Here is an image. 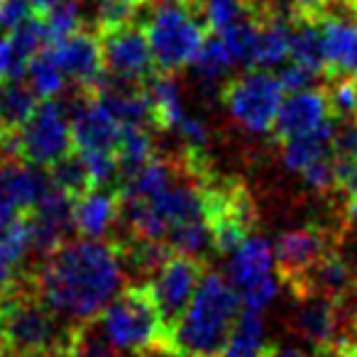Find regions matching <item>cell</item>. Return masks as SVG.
<instances>
[{
  "label": "cell",
  "mask_w": 357,
  "mask_h": 357,
  "mask_svg": "<svg viewBox=\"0 0 357 357\" xmlns=\"http://www.w3.org/2000/svg\"><path fill=\"white\" fill-rule=\"evenodd\" d=\"M25 269L47 306L76 326L98 321L128 282L115 238H69Z\"/></svg>",
  "instance_id": "cell-1"
},
{
  "label": "cell",
  "mask_w": 357,
  "mask_h": 357,
  "mask_svg": "<svg viewBox=\"0 0 357 357\" xmlns=\"http://www.w3.org/2000/svg\"><path fill=\"white\" fill-rule=\"evenodd\" d=\"M79 331L47 306L25 267L0 298L3 357H74Z\"/></svg>",
  "instance_id": "cell-2"
},
{
  "label": "cell",
  "mask_w": 357,
  "mask_h": 357,
  "mask_svg": "<svg viewBox=\"0 0 357 357\" xmlns=\"http://www.w3.org/2000/svg\"><path fill=\"white\" fill-rule=\"evenodd\" d=\"M238 316L240 294L235 284L218 272H206L186 311L164 335L162 355L218 357Z\"/></svg>",
  "instance_id": "cell-3"
},
{
  "label": "cell",
  "mask_w": 357,
  "mask_h": 357,
  "mask_svg": "<svg viewBox=\"0 0 357 357\" xmlns=\"http://www.w3.org/2000/svg\"><path fill=\"white\" fill-rule=\"evenodd\" d=\"M115 352L128 357L162 355L164 328L147 284H128L96 321Z\"/></svg>",
  "instance_id": "cell-4"
},
{
  "label": "cell",
  "mask_w": 357,
  "mask_h": 357,
  "mask_svg": "<svg viewBox=\"0 0 357 357\" xmlns=\"http://www.w3.org/2000/svg\"><path fill=\"white\" fill-rule=\"evenodd\" d=\"M201 189L211 248L220 255H233L257 228V201L240 176H220L213 172L204 178Z\"/></svg>",
  "instance_id": "cell-5"
},
{
  "label": "cell",
  "mask_w": 357,
  "mask_h": 357,
  "mask_svg": "<svg viewBox=\"0 0 357 357\" xmlns=\"http://www.w3.org/2000/svg\"><path fill=\"white\" fill-rule=\"evenodd\" d=\"M152 59L159 74H176L194 64L201 45L211 35L184 3H157L142 20Z\"/></svg>",
  "instance_id": "cell-6"
},
{
  "label": "cell",
  "mask_w": 357,
  "mask_h": 357,
  "mask_svg": "<svg viewBox=\"0 0 357 357\" xmlns=\"http://www.w3.org/2000/svg\"><path fill=\"white\" fill-rule=\"evenodd\" d=\"M220 100L240 128L250 132H269L284 100V89L274 74L250 69L248 74L225 79Z\"/></svg>",
  "instance_id": "cell-7"
},
{
  "label": "cell",
  "mask_w": 357,
  "mask_h": 357,
  "mask_svg": "<svg viewBox=\"0 0 357 357\" xmlns=\"http://www.w3.org/2000/svg\"><path fill=\"white\" fill-rule=\"evenodd\" d=\"M17 157L32 167L50 169L74 149L71 123L59 98H40L35 113L15 132Z\"/></svg>",
  "instance_id": "cell-8"
},
{
  "label": "cell",
  "mask_w": 357,
  "mask_h": 357,
  "mask_svg": "<svg viewBox=\"0 0 357 357\" xmlns=\"http://www.w3.org/2000/svg\"><path fill=\"white\" fill-rule=\"evenodd\" d=\"M206 272H208V264H206L204 257L174 252L172 257L159 267V272L147 282L167 331L181 318V313L186 311V306L191 303V298H194L196 289H199ZM164 335H167V333H164Z\"/></svg>",
  "instance_id": "cell-9"
},
{
  "label": "cell",
  "mask_w": 357,
  "mask_h": 357,
  "mask_svg": "<svg viewBox=\"0 0 357 357\" xmlns=\"http://www.w3.org/2000/svg\"><path fill=\"white\" fill-rule=\"evenodd\" d=\"M342 243L340 228H328L323 223H306L301 228L287 230L277 238L272 250L277 277L284 287L298 279L311 264L326 257L331 250H337Z\"/></svg>",
  "instance_id": "cell-10"
},
{
  "label": "cell",
  "mask_w": 357,
  "mask_h": 357,
  "mask_svg": "<svg viewBox=\"0 0 357 357\" xmlns=\"http://www.w3.org/2000/svg\"><path fill=\"white\" fill-rule=\"evenodd\" d=\"M105 76L125 84H139L157 74L142 22H130L110 32H98Z\"/></svg>",
  "instance_id": "cell-11"
},
{
  "label": "cell",
  "mask_w": 357,
  "mask_h": 357,
  "mask_svg": "<svg viewBox=\"0 0 357 357\" xmlns=\"http://www.w3.org/2000/svg\"><path fill=\"white\" fill-rule=\"evenodd\" d=\"M269 267H272V248L259 235H250L233 252L228 277L250 311H262L277 294V284L269 274Z\"/></svg>",
  "instance_id": "cell-12"
},
{
  "label": "cell",
  "mask_w": 357,
  "mask_h": 357,
  "mask_svg": "<svg viewBox=\"0 0 357 357\" xmlns=\"http://www.w3.org/2000/svg\"><path fill=\"white\" fill-rule=\"evenodd\" d=\"M54 52L64 76L76 86L96 93L100 81L105 79L103 66V52H100V37L98 32L81 27L79 32L69 35L61 42H47Z\"/></svg>",
  "instance_id": "cell-13"
},
{
  "label": "cell",
  "mask_w": 357,
  "mask_h": 357,
  "mask_svg": "<svg viewBox=\"0 0 357 357\" xmlns=\"http://www.w3.org/2000/svg\"><path fill=\"white\" fill-rule=\"evenodd\" d=\"M357 277V269L347 262V257L337 250H331L326 257L306 269L298 279H294L289 287H284L294 298L306 296H328V298H345Z\"/></svg>",
  "instance_id": "cell-14"
},
{
  "label": "cell",
  "mask_w": 357,
  "mask_h": 357,
  "mask_svg": "<svg viewBox=\"0 0 357 357\" xmlns=\"http://www.w3.org/2000/svg\"><path fill=\"white\" fill-rule=\"evenodd\" d=\"M342 301V298H340ZM328 296H306L296 301L291 316V331L308 342L313 350L340 342L342 337V303Z\"/></svg>",
  "instance_id": "cell-15"
},
{
  "label": "cell",
  "mask_w": 357,
  "mask_h": 357,
  "mask_svg": "<svg viewBox=\"0 0 357 357\" xmlns=\"http://www.w3.org/2000/svg\"><path fill=\"white\" fill-rule=\"evenodd\" d=\"M47 189L50 176L42 174L40 167H32L22 159L0 164V218H10L35 208Z\"/></svg>",
  "instance_id": "cell-16"
},
{
  "label": "cell",
  "mask_w": 357,
  "mask_h": 357,
  "mask_svg": "<svg viewBox=\"0 0 357 357\" xmlns=\"http://www.w3.org/2000/svg\"><path fill=\"white\" fill-rule=\"evenodd\" d=\"M328 118H331V113H328V100L323 91L316 89L294 91V93H289L287 100H282L277 120H274L269 132H272L274 142L282 144L287 139H294L298 135H306L311 130H316Z\"/></svg>",
  "instance_id": "cell-17"
},
{
  "label": "cell",
  "mask_w": 357,
  "mask_h": 357,
  "mask_svg": "<svg viewBox=\"0 0 357 357\" xmlns=\"http://www.w3.org/2000/svg\"><path fill=\"white\" fill-rule=\"evenodd\" d=\"M323 52H326V79L352 74L357 64V22L347 15L326 13L321 17Z\"/></svg>",
  "instance_id": "cell-18"
},
{
  "label": "cell",
  "mask_w": 357,
  "mask_h": 357,
  "mask_svg": "<svg viewBox=\"0 0 357 357\" xmlns=\"http://www.w3.org/2000/svg\"><path fill=\"white\" fill-rule=\"evenodd\" d=\"M120 215L118 189H91L74 201V230L84 238H103Z\"/></svg>",
  "instance_id": "cell-19"
},
{
  "label": "cell",
  "mask_w": 357,
  "mask_h": 357,
  "mask_svg": "<svg viewBox=\"0 0 357 357\" xmlns=\"http://www.w3.org/2000/svg\"><path fill=\"white\" fill-rule=\"evenodd\" d=\"M277 13L279 8L274 0H201L199 6V17L211 35H220L225 27L240 20L267 22Z\"/></svg>",
  "instance_id": "cell-20"
},
{
  "label": "cell",
  "mask_w": 357,
  "mask_h": 357,
  "mask_svg": "<svg viewBox=\"0 0 357 357\" xmlns=\"http://www.w3.org/2000/svg\"><path fill=\"white\" fill-rule=\"evenodd\" d=\"M142 91L149 105L152 128L157 130V132L176 130L178 120L184 118V110H181L178 84H176V79H174V74H159L157 71L152 79L144 81Z\"/></svg>",
  "instance_id": "cell-21"
},
{
  "label": "cell",
  "mask_w": 357,
  "mask_h": 357,
  "mask_svg": "<svg viewBox=\"0 0 357 357\" xmlns=\"http://www.w3.org/2000/svg\"><path fill=\"white\" fill-rule=\"evenodd\" d=\"M291 40H294L291 17H284L282 13L272 15L257 30V42H255L250 69H264V66H274L279 61H284L291 54Z\"/></svg>",
  "instance_id": "cell-22"
},
{
  "label": "cell",
  "mask_w": 357,
  "mask_h": 357,
  "mask_svg": "<svg viewBox=\"0 0 357 357\" xmlns=\"http://www.w3.org/2000/svg\"><path fill=\"white\" fill-rule=\"evenodd\" d=\"M40 96L25 79L0 81V130L15 135L35 113Z\"/></svg>",
  "instance_id": "cell-23"
},
{
  "label": "cell",
  "mask_w": 357,
  "mask_h": 357,
  "mask_svg": "<svg viewBox=\"0 0 357 357\" xmlns=\"http://www.w3.org/2000/svg\"><path fill=\"white\" fill-rule=\"evenodd\" d=\"M154 137L152 128H123L120 142L115 147V159H118V176L120 186H125L149 159L154 157Z\"/></svg>",
  "instance_id": "cell-24"
},
{
  "label": "cell",
  "mask_w": 357,
  "mask_h": 357,
  "mask_svg": "<svg viewBox=\"0 0 357 357\" xmlns=\"http://www.w3.org/2000/svg\"><path fill=\"white\" fill-rule=\"evenodd\" d=\"M291 17V15H289ZM294 22V40H291V59L306 69L316 71L326 79V52H323L321 20H301L291 17Z\"/></svg>",
  "instance_id": "cell-25"
},
{
  "label": "cell",
  "mask_w": 357,
  "mask_h": 357,
  "mask_svg": "<svg viewBox=\"0 0 357 357\" xmlns=\"http://www.w3.org/2000/svg\"><path fill=\"white\" fill-rule=\"evenodd\" d=\"M264 326L259 311H240L228 342L218 357H262L264 350Z\"/></svg>",
  "instance_id": "cell-26"
},
{
  "label": "cell",
  "mask_w": 357,
  "mask_h": 357,
  "mask_svg": "<svg viewBox=\"0 0 357 357\" xmlns=\"http://www.w3.org/2000/svg\"><path fill=\"white\" fill-rule=\"evenodd\" d=\"M27 76H30L32 89L37 91L40 98H56L66 86V76L50 45H45L27 61Z\"/></svg>",
  "instance_id": "cell-27"
},
{
  "label": "cell",
  "mask_w": 357,
  "mask_h": 357,
  "mask_svg": "<svg viewBox=\"0 0 357 357\" xmlns=\"http://www.w3.org/2000/svg\"><path fill=\"white\" fill-rule=\"evenodd\" d=\"M152 0H98L96 3V32H110L130 22H142Z\"/></svg>",
  "instance_id": "cell-28"
},
{
  "label": "cell",
  "mask_w": 357,
  "mask_h": 357,
  "mask_svg": "<svg viewBox=\"0 0 357 357\" xmlns=\"http://www.w3.org/2000/svg\"><path fill=\"white\" fill-rule=\"evenodd\" d=\"M47 176H50L52 186H56L59 191L69 194L74 201L81 199L86 191L93 189V186H91L89 169H86L84 159H81V154L76 152V149H71L66 157H61L56 164H52Z\"/></svg>",
  "instance_id": "cell-29"
},
{
  "label": "cell",
  "mask_w": 357,
  "mask_h": 357,
  "mask_svg": "<svg viewBox=\"0 0 357 357\" xmlns=\"http://www.w3.org/2000/svg\"><path fill=\"white\" fill-rule=\"evenodd\" d=\"M328 113L335 123H355L357 120V76L340 74L326 79Z\"/></svg>",
  "instance_id": "cell-30"
},
{
  "label": "cell",
  "mask_w": 357,
  "mask_h": 357,
  "mask_svg": "<svg viewBox=\"0 0 357 357\" xmlns=\"http://www.w3.org/2000/svg\"><path fill=\"white\" fill-rule=\"evenodd\" d=\"M233 64H235L233 54L228 52V47H225V42L220 37H206V42L201 45L199 54L194 59L196 74L206 84H215V81L228 79Z\"/></svg>",
  "instance_id": "cell-31"
},
{
  "label": "cell",
  "mask_w": 357,
  "mask_h": 357,
  "mask_svg": "<svg viewBox=\"0 0 357 357\" xmlns=\"http://www.w3.org/2000/svg\"><path fill=\"white\" fill-rule=\"evenodd\" d=\"M42 22H45L47 30V42L66 40L69 35H74V32H79L84 27L79 0H59L56 6H52L42 15Z\"/></svg>",
  "instance_id": "cell-32"
},
{
  "label": "cell",
  "mask_w": 357,
  "mask_h": 357,
  "mask_svg": "<svg viewBox=\"0 0 357 357\" xmlns=\"http://www.w3.org/2000/svg\"><path fill=\"white\" fill-rule=\"evenodd\" d=\"M301 174H303V181H306L308 189L321 191V194L335 191L337 189V176H335V159H333V149L323 154V157H318L316 162L308 164Z\"/></svg>",
  "instance_id": "cell-33"
},
{
  "label": "cell",
  "mask_w": 357,
  "mask_h": 357,
  "mask_svg": "<svg viewBox=\"0 0 357 357\" xmlns=\"http://www.w3.org/2000/svg\"><path fill=\"white\" fill-rule=\"evenodd\" d=\"M277 79H279V84H282L284 93H294V91L313 89V86H316V84H321L323 76L294 61V64H289L287 69L279 71Z\"/></svg>",
  "instance_id": "cell-34"
},
{
  "label": "cell",
  "mask_w": 357,
  "mask_h": 357,
  "mask_svg": "<svg viewBox=\"0 0 357 357\" xmlns=\"http://www.w3.org/2000/svg\"><path fill=\"white\" fill-rule=\"evenodd\" d=\"M178 137L184 142L186 149H199V152H208V142H211V132L199 118H191L184 113V118L178 120L176 125Z\"/></svg>",
  "instance_id": "cell-35"
},
{
  "label": "cell",
  "mask_w": 357,
  "mask_h": 357,
  "mask_svg": "<svg viewBox=\"0 0 357 357\" xmlns=\"http://www.w3.org/2000/svg\"><path fill=\"white\" fill-rule=\"evenodd\" d=\"M25 71H27V59L15 50L10 35L0 37V81L22 79Z\"/></svg>",
  "instance_id": "cell-36"
},
{
  "label": "cell",
  "mask_w": 357,
  "mask_h": 357,
  "mask_svg": "<svg viewBox=\"0 0 357 357\" xmlns=\"http://www.w3.org/2000/svg\"><path fill=\"white\" fill-rule=\"evenodd\" d=\"M30 15H35L30 0H0V30L13 32Z\"/></svg>",
  "instance_id": "cell-37"
},
{
  "label": "cell",
  "mask_w": 357,
  "mask_h": 357,
  "mask_svg": "<svg viewBox=\"0 0 357 357\" xmlns=\"http://www.w3.org/2000/svg\"><path fill=\"white\" fill-rule=\"evenodd\" d=\"M291 3V17L301 20H321L328 10V0H289Z\"/></svg>",
  "instance_id": "cell-38"
},
{
  "label": "cell",
  "mask_w": 357,
  "mask_h": 357,
  "mask_svg": "<svg viewBox=\"0 0 357 357\" xmlns=\"http://www.w3.org/2000/svg\"><path fill=\"white\" fill-rule=\"evenodd\" d=\"M335 176H337V189L347 196H357V157L352 162L335 167Z\"/></svg>",
  "instance_id": "cell-39"
},
{
  "label": "cell",
  "mask_w": 357,
  "mask_h": 357,
  "mask_svg": "<svg viewBox=\"0 0 357 357\" xmlns=\"http://www.w3.org/2000/svg\"><path fill=\"white\" fill-rule=\"evenodd\" d=\"M17 272H20V269H17L15 264H13L10 259L6 257V255L0 252V298L6 296L8 289L13 287V282H15Z\"/></svg>",
  "instance_id": "cell-40"
},
{
  "label": "cell",
  "mask_w": 357,
  "mask_h": 357,
  "mask_svg": "<svg viewBox=\"0 0 357 357\" xmlns=\"http://www.w3.org/2000/svg\"><path fill=\"white\" fill-rule=\"evenodd\" d=\"M316 357H357V342H333L318 350Z\"/></svg>",
  "instance_id": "cell-41"
},
{
  "label": "cell",
  "mask_w": 357,
  "mask_h": 357,
  "mask_svg": "<svg viewBox=\"0 0 357 357\" xmlns=\"http://www.w3.org/2000/svg\"><path fill=\"white\" fill-rule=\"evenodd\" d=\"M342 235L355 233L357 235V196H347V204L342 208Z\"/></svg>",
  "instance_id": "cell-42"
},
{
  "label": "cell",
  "mask_w": 357,
  "mask_h": 357,
  "mask_svg": "<svg viewBox=\"0 0 357 357\" xmlns=\"http://www.w3.org/2000/svg\"><path fill=\"white\" fill-rule=\"evenodd\" d=\"M262 357H306V355L301 350H296V347H284L279 342H267L262 350Z\"/></svg>",
  "instance_id": "cell-43"
},
{
  "label": "cell",
  "mask_w": 357,
  "mask_h": 357,
  "mask_svg": "<svg viewBox=\"0 0 357 357\" xmlns=\"http://www.w3.org/2000/svg\"><path fill=\"white\" fill-rule=\"evenodd\" d=\"M32 3V10L37 13V15H45L47 10H50L52 6H56L59 0H30Z\"/></svg>",
  "instance_id": "cell-44"
},
{
  "label": "cell",
  "mask_w": 357,
  "mask_h": 357,
  "mask_svg": "<svg viewBox=\"0 0 357 357\" xmlns=\"http://www.w3.org/2000/svg\"><path fill=\"white\" fill-rule=\"evenodd\" d=\"M0 357H3V337H0Z\"/></svg>",
  "instance_id": "cell-45"
},
{
  "label": "cell",
  "mask_w": 357,
  "mask_h": 357,
  "mask_svg": "<svg viewBox=\"0 0 357 357\" xmlns=\"http://www.w3.org/2000/svg\"><path fill=\"white\" fill-rule=\"evenodd\" d=\"M352 74H355V76H357V64H355V71H352Z\"/></svg>",
  "instance_id": "cell-46"
},
{
  "label": "cell",
  "mask_w": 357,
  "mask_h": 357,
  "mask_svg": "<svg viewBox=\"0 0 357 357\" xmlns=\"http://www.w3.org/2000/svg\"><path fill=\"white\" fill-rule=\"evenodd\" d=\"M355 123H357V120H355Z\"/></svg>",
  "instance_id": "cell-47"
},
{
  "label": "cell",
  "mask_w": 357,
  "mask_h": 357,
  "mask_svg": "<svg viewBox=\"0 0 357 357\" xmlns=\"http://www.w3.org/2000/svg\"><path fill=\"white\" fill-rule=\"evenodd\" d=\"M74 357H76V355H74Z\"/></svg>",
  "instance_id": "cell-48"
}]
</instances>
